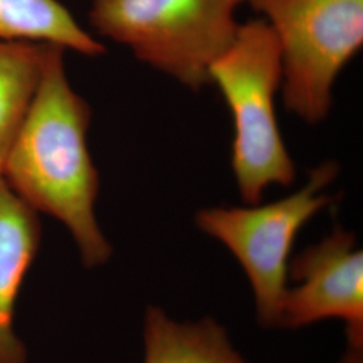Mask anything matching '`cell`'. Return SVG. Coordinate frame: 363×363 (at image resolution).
Instances as JSON below:
<instances>
[{
  "instance_id": "obj_4",
  "label": "cell",
  "mask_w": 363,
  "mask_h": 363,
  "mask_svg": "<svg viewBox=\"0 0 363 363\" xmlns=\"http://www.w3.org/2000/svg\"><path fill=\"white\" fill-rule=\"evenodd\" d=\"M272 28L286 109L307 124L330 113L342 69L363 45V0H247Z\"/></svg>"
},
{
  "instance_id": "obj_5",
  "label": "cell",
  "mask_w": 363,
  "mask_h": 363,
  "mask_svg": "<svg viewBox=\"0 0 363 363\" xmlns=\"http://www.w3.org/2000/svg\"><path fill=\"white\" fill-rule=\"evenodd\" d=\"M335 162L311 169L298 191L271 203L202 208L196 226L228 247L252 286L259 325L276 328L288 286V267L298 232L334 202L325 193L337 178Z\"/></svg>"
},
{
  "instance_id": "obj_12",
  "label": "cell",
  "mask_w": 363,
  "mask_h": 363,
  "mask_svg": "<svg viewBox=\"0 0 363 363\" xmlns=\"http://www.w3.org/2000/svg\"><path fill=\"white\" fill-rule=\"evenodd\" d=\"M238 1H240V3H241V1H245V0H238Z\"/></svg>"
},
{
  "instance_id": "obj_3",
  "label": "cell",
  "mask_w": 363,
  "mask_h": 363,
  "mask_svg": "<svg viewBox=\"0 0 363 363\" xmlns=\"http://www.w3.org/2000/svg\"><path fill=\"white\" fill-rule=\"evenodd\" d=\"M238 0H93L99 35L130 49L144 64L194 91L238 30Z\"/></svg>"
},
{
  "instance_id": "obj_11",
  "label": "cell",
  "mask_w": 363,
  "mask_h": 363,
  "mask_svg": "<svg viewBox=\"0 0 363 363\" xmlns=\"http://www.w3.org/2000/svg\"><path fill=\"white\" fill-rule=\"evenodd\" d=\"M340 363H363V343L347 342V349Z\"/></svg>"
},
{
  "instance_id": "obj_1",
  "label": "cell",
  "mask_w": 363,
  "mask_h": 363,
  "mask_svg": "<svg viewBox=\"0 0 363 363\" xmlns=\"http://www.w3.org/2000/svg\"><path fill=\"white\" fill-rule=\"evenodd\" d=\"M64 55L45 45L38 89L0 177L30 208L62 222L82 264L96 268L112 247L94 214L100 178L88 147L91 106L72 88Z\"/></svg>"
},
{
  "instance_id": "obj_8",
  "label": "cell",
  "mask_w": 363,
  "mask_h": 363,
  "mask_svg": "<svg viewBox=\"0 0 363 363\" xmlns=\"http://www.w3.org/2000/svg\"><path fill=\"white\" fill-rule=\"evenodd\" d=\"M143 363H249L216 319L179 322L150 306L144 312Z\"/></svg>"
},
{
  "instance_id": "obj_9",
  "label": "cell",
  "mask_w": 363,
  "mask_h": 363,
  "mask_svg": "<svg viewBox=\"0 0 363 363\" xmlns=\"http://www.w3.org/2000/svg\"><path fill=\"white\" fill-rule=\"evenodd\" d=\"M0 40L48 42L89 57L105 52L60 0H0Z\"/></svg>"
},
{
  "instance_id": "obj_10",
  "label": "cell",
  "mask_w": 363,
  "mask_h": 363,
  "mask_svg": "<svg viewBox=\"0 0 363 363\" xmlns=\"http://www.w3.org/2000/svg\"><path fill=\"white\" fill-rule=\"evenodd\" d=\"M46 43L0 40V174L34 101Z\"/></svg>"
},
{
  "instance_id": "obj_2",
  "label": "cell",
  "mask_w": 363,
  "mask_h": 363,
  "mask_svg": "<svg viewBox=\"0 0 363 363\" xmlns=\"http://www.w3.org/2000/svg\"><path fill=\"white\" fill-rule=\"evenodd\" d=\"M208 74L233 116L232 169L238 193L244 203L257 205L268 187L289 186L296 178L276 116L281 64L271 26L264 19L240 25Z\"/></svg>"
},
{
  "instance_id": "obj_6",
  "label": "cell",
  "mask_w": 363,
  "mask_h": 363,
  "mask_svg": "<svg viewBox=\"0 0 363 363\" xmlns=\"http://www.w3.org/2000/svg\"><path fill=\"white\" fill-rule=\"evenodd\" d=\"M279 328L298 330L337 319L347 342L363 343V253L354 233L335 226L320 242L289 261Z\"/></svg>"
},
{
  "instance_id": "obj_7",
  "label": "cell",
  "mask_w": 363,
  "mask_h": 363,
  "mask_svg": "<svg viewBox=\"0 0 363 363\" xmlns=\"http://www.w3.org/2000/svg\"><path fill=\"white\" fill-rule=\"evenodd\" d=\"M39 244L38 213L0 177V363H26L25 346L13 331V312Z\"/></svg>"
}]
</instances>
